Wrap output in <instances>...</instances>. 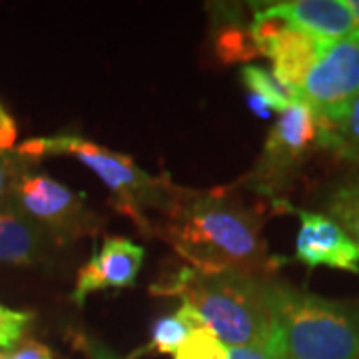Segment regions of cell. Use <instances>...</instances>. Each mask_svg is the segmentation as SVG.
<instances>
[{"instance_id":"cell-16","label":"cell","mask_w":359,"mask_h":359,"mask_svg":"<svg viewBox=\"0 0 359 359\" xmlns=\"http://www.w3.org/2000/svg\"><path fill=\"white\" fill-rule=\"evenodd\" d=\"M216 56L224 65H236V62H245L259 56L256 42L252 40L250 26L240 25L236 20H226L218 28V34L214 40Z\"/></svg>"},{"instance_id":"cell-21","label":"cell","mask_w":359,"mask_h":359,"mask_svg":"<svg viewBox=\"0 0 359 359\" xmlns=\"http://www.w3.org/2000/svg\"><path fill=\"white\" fill-rule=\"evenodd\" d=\"M228 359H278L276 351L269 346V337L266 344H256V346L230 347L228 349Z\"/></svg>"},{"instance_id":"cell-9","label":"cell","mask_w":359,"mask_h":359,"mask_svg":"<svg viewBox=\"0 0 359 359\" xmlns=\"http://www.w3.org/2000/svg\"><path fill=\"white\" fill-rule=\"evenodd\" d=\"M299 216L295 259L308 268H330L359 273V245L346 230L320 212L294 210Z\"/></svg>"},{"instance_id":"cell-22","label":"cell","mask_w":359,"mask_h":359,"mask_svg":"<svg viewBox=\"0 0 359 359\" xmlns=\"http://www.w3.org/2000/svg\"><path fill=\"white\" fill-rule=\"evenodd\" d=\"M18 130L14 118L8 114V110L0 104V154H6L16 142Z\"/></svg>"},{"instance_id":"cell-6","label":"cell","mask_w":359,"mask_h":359,"mask_svg":"<svg viewBox=\"0 0 359 359\" xmlns=\"http://www.w3.org/2000/svg\"><path fill=\"white\" fill-rule=\"evenodd\" d=\"M320 138L318 114L308 104H292L280 112V118L269 130V136L264 144V152L256 170L250 176V186L259 194L269 196L280 205L278 194L292 180L295 170L308 160Z\"/></svg>"},{"instance_id":"cell-1","label":"cell","mask_w":359,"mask_h":359,"mask_svg":"<svg viewBox=\"0 0 359 359\" xmlns=\"http://www.w3.org/2000/svg\"><path fill=\"white\" fill-rule=\"evenodd\" d=\"M190 268L266 276L280 259L269 254L262 214L228 188L196 192L176 188L158 228Z\"/></svg>"},{"instance_id":"cell-15","label":"cell","mask_w":359,"mask_h":359,"mask_svg":"<svg viewBox=\"0 0 359 359\" xmlns=\"http://www.w3.org/2000/svg\"><path fill=\"white\" fill-rule=\"evenodd\" d=\"M240 78L244 82L245 90L262 96L273 108V112H283L285 108L297 102V94L294 90L287 88L280 78L264 66H242Z\"/></svg>"},{"instance_id":"cell-12","label":"cell","mask_w":359,"mask_h":359,"mask_svg":"<svg viewBox=\"0 0 359 359\" xmlns=\"http://www.w3.org/2000/svg\"><path fill=\"white\" fill-rule=\"evenodd\" d=\"M52 238L16 208H0V264L36 266L42 262Z\"/></svg>"},{"instance_id":"cell-19","label":"cell","mask_w":359,"mask_h":359,"mask_svg":"<svg viewBox=\"0 0 359 359\" xmlns=\"http://www.w3.org/2000/svg\"><path fill=\"white\" fill-rule=\"evenodd\" d=\"M34 316L30 311H18L0 304V349H13L25 337Z\"/></svg>"},{"instance_id":"cell-18","label":"cell","mask_w":359,"mask_h":359,"mask_svg":"<svg viewBox=\"0 0 359 359\" xmlns=\"http://www.w3.org/2000/svg\"><path fill=\"white\" fill-rule=\"evenodd\" d=\"M228 349L230 347L210 330V325H200L192 327L188 339L174 353V359H228Z\"/></svg>"},{"instance_id":"cell-4","label":"cell","mask_w":359,"mask_h":359,"mask_svg":"<svg viewBox=\"0 0 359 359\" xmlns=\"http://www.w3.org/2000/svg\"><path fill=\"white\" fill-rule=\"evenodd\" d=\"M16 156L25 160H42L48 156H70L92 170L112 194V205L128 216L142 233H154L148 212H166L176 186L166 176L144 172L130 156L94 144L78 134H56L30 138L16 148Z\"/></svg>"},{"instance_id":"cell-3","label":"cell","mask_w":359,"mask_h":359,"mask_svg":"<svg viewBox=\"0 0 359 359\" xmlns=\"http://www.w3.org/2000/svg\"><path fill=\"white\" fill-rule=\"evenodd\" d=\"M269 308L278 359H359V304L271 282Z\"/></svg>"},{"instance_id":"cell-24","label":"cell","mask_w":359,"mask_h":359,"mask_svg":"<svg viewBox=\"0 0 359 359\" xmlns=\"http://www.w3.org/2000/svg\"><path fill=\"white\" fill-rule=\"evenodd\" d=\"M14 170H11L8 160L4 158V154H0V200L11 192V186H13Z\"/></svg>"},{"instance_id":"cell-10","label":"cell","mask_w":359,"mask_h":359,"mask_svg":"<svg viewBox=\"0 0 359 359\" xmlns=\"http://www.w3.org/2000/svg\"><path fill=\"white\" fill-rule=\"evenodd\" d=\"M144 248L126 238H106L78 271L72 302L82 308L86 297L94 292L134 285L144 264Z\"/></svg>"},{"instance_id":"cell-8","label":"cell","mask_w":359,"mask_h":359,"mask_svg":"<svg viewBox=\"0 0 359 359\" xmlns=\"http://www.w3.org/2000/svg\"><path fill=\"white\" fill-rule=\"evenodd\" d=\"M250 34L259 54L268 56L273 74L297 94L309 70L327 48V40L311 36L304 30L287 26L283 20L257 8L250 25Z\"/></svg>"},{"instance_id":"cell-14","label":"cell","mask_w":359,"mask_h":359,"mask_svg":"<svg viewBox=\"0 0 359 359\" xmlns=\"http://www.w3.org/2000/svg\"><path fill=\"white\" fill-rule=\"evenodd\" d=\"M325 210L359 245V178L337 182L325 198Z\"/></svg>"},{"instance_id":"cell-25","label":"cell","mask_w":359,"mask_h":359,"mask_svg":"<svg viewBox=\"0 0 359 359\" xmlns=\"http://www.w3.org/2000/svg\"><path fill=\"white\" fill-rule=\"evenodd\" d=\"M347 6H349V11L353 14V20L359 28V0H347Z\"/></svg>"},{"instance_id":"cell-5","label":"cell","mask_w":359,"mask_h":359,"mask_svg":"<svg viewBox=\"0 0 359 359\" xmlns=\"http://www.w3.org/2000/svg\"><path fill=\"white\" fill-rule=\"evenodd\" d=\"M14 208L46 231L56 244H68L94 228L96 216L82 194L39 172L14 170Z\"/></svg>"},{"instance_id":"cell-17","label":"cell","mask_w":359,"mask_h":359,"mask_svg":"<svg viewBox=\"0 0 359 359\" xmlns=\"http://www.w3.org/2000/svg\"><path fill=\"white\" fill-rule=\"evenodd\" d=\"M190 332H192V325L184 320V316L180 311H176L174 316H164V318L154 321V325L150 330V341H148V346L140 349L136 355L150 353V351L174 355L180 347H182V344L188 339Z\"/></svg>"},{"instance_id":"cell-20","label":"cell","mask_w":359,"mask_h":359,"mask_svg":"<svg viewBox=\"0 0 359 359\" xmlns=\"http://www.w3.org/2000/svg\"><path fill=\"white\" fill-rule=\"evenodd\" d=\"M0 359H54L50 349L39 344V341H26L22 346L13 347L4 353H0Z\"/></svg>"},{"instance_id":"cell-23","label":"cell","mask_w":359,"mask_h":359,"mask_svg":"<svg viewBox=\"0 0 359 359\" xmlns=\"http://www.w3.org/2000/svg\"><path fill=\"white\" fill-rule=\"evenodd\" d=\"M245 100H248V108L252 110V114L257 116L259 120H269L271 114H273V108L262 96H257L254 92H248V98Z\"/></svg>"},{"instance_id":"cell-11","label":"cell","mask_w":359,"mask_h":359,"mask_svg":"<svg viewBox=\"0 0 359 359\" xmlns=\"http://www.w3.org/2000/svg\"><path fill=\"white\" fill-rule=\"evenodd\" d=\"M259 11L327 42L346 39L358 30L347 0H285L266 4Z\"/></svg>"},{"instance_id":"cell-13","label":"cell","mask_w":359,"mask_h":359,"mask_svg":"<svg viewBox=\"0 0 359 359\" xmlns=\"http://www.w3.org/2000/svg\"><path fill=\"white\" fill-rule=\"evenodd\" d=\"M321 150H327L339 160L359 170V96L341 110L318 116Z\"/></svg>"},{"instance_id":"cell-7","label":"cell","mask_w":359,"mask_h":359,"mask_svg":"<svg viewBox=\"0 0 359 359\" xmlns=\"http://www.w3.org/2000/svg\"><path fill=\"white\" fill-rule=\"evenodd\" d=\"M359 96V28L327 44L297 90V100L318 116L341 110Z\"/></svg>"},{"instance_id":"cell-2","label":"cell","mask_w":359,"mask_h":359,"mask_svg":"<svg viewBox=\"0 0 359 359\" xmlns=\"http://www.w3.org/2000/svg\"><path fill=\"white\" fill-rule=\"evenodd\" d=\"M269 285L264 276L200 271L184 266L150 290L190 304L228 347L266 344L271 330Z\"/></svg>"}]
</instances>
